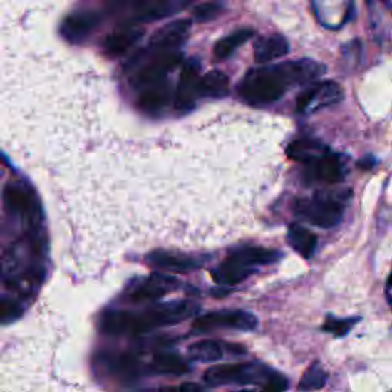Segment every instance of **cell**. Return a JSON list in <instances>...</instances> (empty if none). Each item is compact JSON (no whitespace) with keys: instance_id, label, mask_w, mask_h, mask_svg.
Listing matches in <instances>:
<instances>
[{"instance_id":"obj_17","label":"cell","mask_w":392,"mask_h":392,"mask_svg":"<svg viewBox=\"0 0 392 392\" xmlns=\"http://www.w3.org/2000/svg\"><path fill=\"white\" fill-rule=\"evenodd\" d=\"M101 365L106 368V371L112 377L118 378L120 381L135 380L141 374V366L138 360L128 354L103 357Z\"/></svg>"},{"instance_id":"obj_11","label":"cell","mask_w":392,"mask_h":392,"mask_svg":"<svg viewBox=\"0 0 392 392\" xmlns=\"http://www.w3.org/2000/svg\"><path fill=\"white\" fill-rule=\"evenodd\" d=\"M190 31V20H175L172 24L164 25L150 38L149 49L153 53H163V51H177V48L184 42Z\"/></svg>"},{"instance_id":"obj_23","label":"cell","mask_w":392,"mask_h":392,"mask_svg":"<svg viewBox=\"0 0 392 392\" xmlns=\"http://www.w3.org/2000/svg\"><path fill=\"white\" fill-rule=\"evenodd\" d=\"M143 36V31L137 28H123L115 31L105 40V51L110 57H118L135 45Z\"/></svg>"},{"instance_id":"obj_1","label":"cell","mask_w":392,"mask_h":392,"mask_svg":"<svg viewBox=\"0 0 392 392\" xmlns=\"http://www.w3.org/2000/svg\"><path fill=\"white\" fill-rule=\"evenodd\" d=\"M325 66L314 60L302 58L252 69L239 85L241 98L252 106L272 105L293 86L311 85L322 77Z\"/></svg>"},{"instance_id":"obj_35","label":"cell","mask_w":392,"mask_h":392,"mask_svg":"<svg viewBox=\"0 0 392 392\" xmlns=\"http://www.w3.org/2000/svg\"><path fill=\"white\" fill-rule=\"evenodd\" d=\"M236 392H249V391H236Z\"/></svg>"},{"instance_id":"obj_15","label":"cell","mask_w":392,"mask_h":392,"mask_svg":"<svg viewBox=\"0 0 392 392\" xmlns=\"http://www.w3.org/2000/svg\"><path fill=\"white\" fill-rule=\"evenodd\" d=\"M146 261L152 267L172 273H187L200 267L198 259H195L192 256L167 252H153L146 257Z\"/></svg>"},{"instance_id":"obj_10","label":"cell","mask_w":392,"mask_h":392,"mask_svg":"<svg viewBox=\"0 0 392 392\" xmlns=\"http://www.w3.org/2000/svg\"><path fill=\"white\" fill-rule=\"evenodd\" d=\"M200 63L196 60H189L184 65L181 78L175 94V109L181 112L190 110L200 96Z\"/></svg>"},{"instance_id":"obj_32","label":"cell","mask_w":392,"mask_h":392,"mask_svg":"<svg viewBox=\"0 0 392 392\" xmlns=\"http://www.w3.org/2000/svg\"><path fill=\"white\" fill-rule=\"evenodd\" d=\"M158 392H204V389L196 385V383H182V385H178V386L163 388Z\"/></svg>"},{"instance_id":"obj_21","label":"cell","mask_w":392,"mask_h":392,"mask_svg":"<svg viewBox=\"0 0 392 392\" xmlns=\"http://www.w3.org/2000/svg\"><path fill=\"white\" fill-rule=\"evenodd\" d=\"M329 149L317 140H309V138H302V140H296L293 141L290 146L287 148V155L294 161L304 163V164H311L316 160L322 158L324 155H326Z\"/></svg>"},{"instance_id":"obj_28","label":"cell","mask_w":392,"mask_h":392,"mask_svg":"<svg viewBox=\"0 0 392 392\" xmlns=\"http://www.w3.org/2000/svg\"><path fill=\"white\" fill-rule=\"evenodd\" d=\"M326 380H328L326 371L322 368L321 363L316 362L306 369V373L304 374L301 383H299V389H301V391L321 389V388L325 386Z\"/></svg>"},{"instance_id":"obj_34","label":"cell","mask_w":392,"mask_h":392,"mask_svg":"<svg viewBox=\"0 0 392 392\" xmlns=\"http://www.w3.org/2000/svg\"><path fill=\"white\" fill-rule=\"evenodd\" d=\"M106 2L110 8H118L123 2H125V0H106Z\"/></svg>"},{"instance_id":"obj_2","label":"cell","mask_w":392,"mask_h":392,"mask_svg":"<svg viewBox=\"0 0 392 392\" xmlns=\"http://www.w3.org/2000/svg\"><path fill=\"white\" fill-rule=\"evenodd\" d=\"M200 306L189 301L167 302L152 306L140 314L121 309H110L100 319V329L105 334L140 336L155 328L180 324L198 311Z\"/></svg>"},{"instance_id":"obj_24","label":"cell","mask_w":392,"mask_h":392,"mask_svg":"<svg viewBox=\"0 0 392 392\" xmlns=\"http://www.w3.org/2000/svg\"><path fill=\"white\" fill-rule=\"evenodd\" d=\"M369 19L376 36L386 37L392 26V5L389 0H368Z\"/></svg>"},{"instance_id":"obj_25","label":"cell","mask_w":392,"mask_h":392,"mask_svg":"<svg viewBox=\"0 0 392 392\" xmlns=\"http://www.w3.org/2000/svg\"><path fill=\"white\" fill-rule=\"evenodd\" d=\"M230 92V81L224 72L212 71L201 77L200 96L210 98H221Z\"/></svg>"},{"instance_id":"obj_13","label":"cell","mask_w":392,"mask_h":392,"mask_svg":"<svg viewBox=\"0 0 392 392\" xmlns=\"http://www.w3.org/2000/svg\"><path fill=\"white\" fill-rule=\"evenodd\" d=\"M100 24V16L94 11H80L74 13L65 19L61 24V36L71 43H80L88 38L92 31Z\"/></svg>"},{"instance_id":"obj_27","label":"cell","mask_w":392,"mask_h":392,"mask_svg":"<svg viewBox=\"0 0 392 392\" xmlns=\"http://www.w3.org/2000/svg\"><path fill=\"white\" fill-rule=\"evenodd\" d=\"M254 36L253 29H238L234 31L233 34L227 36L225 38L220 40L218 43L215 46V56L216 58H227L230 57L236 49L239 46H242L245 42H249V40Z\"/></svg>"},{"instance_id":"obj_20","label":"cell","mask_w":392,"mask_h":392,"mask_svg":"<svg viewBox=\"0 0 392 392\" xmlns=\"http://www.w3.org/2000/svg\"><path fill=\"white\" fill-rule=\"evenodd\" d=\"M290 51L287 38L279 34L261 37L254 45V58L259 63H268L277 58H282Z\"/></svg>"},{"instance_id":"obj_30","label":"cell","mask_w":392,"mask_h":392,"mask_svg":"<svg viewBox=\"0 0 392 392\" xmlns=\"http://www.w3.org/2000/svg\"><path fill=\"white\" fill-rule=\"evenodd\" d=\"M222 11V4L215 0V2H207V4H201L195 8L193 17L196 22H209V20H213L215 17H218Z\"/></svg>"},{"instance_id":"obj_5","label":"cell","mask_w":392,"mask_h":392,"mask_svg":"<svg viewBox=\"0 0 392 392\" xmlns=\"http://www.w3.org/2000/svg\"><path fill=\"white\" fill-rule=\"evenodd\" d=\"M344 193H316L311 198L299 200L296 202V213L309 224L322 229H333L344 218L345 201Z\"/></svg>"},{"instance_id":"obj_8","label":"cell","mask_w":392,"mask_h":392,"mask_svg":"<svg viewBox=\"0 0 392 392\" xmlns=\"http://www.w3.org/2000/svg\"><path fill=\"white\" fill-rule=\"evenodd\" d=\"M344 100V91L336 81H321L306 88L297 98L296 108L301 113H313L334 106Z\"/></svg>"},{"instance_id":"obj_9","label":"cell","mask_w":392,"mask_h":392,"mask_svg":"<svg viewBox=\"0 0 392 392\" xmlns=\"http://www.w3.org/2000/svg\"><path fill=\"white\" fill-rule=\"evenodd\" d=\"M178 285V281L172 276H166L161 273H153L144 279L133 282L128 288V299L130 302H146V301H157L170 292L175 290Z\"/></svg>"},{"instance_id":"obj_22","label":"cell","mask_w":392,"mask_h":392,"mask_svg":"<svg viewBox=\"0 0 392 392\" xmlns=\"http://www.w3.org/2000/svg\"><path fill=\"white\" fill-rule=\"evenodd\" d=\"M287 241L292 249L305 259H309L314 254L317 247V236L301 224H292L288 227Z\"/></svg>"},{"instance_id":"obj_4","label":"cell","mask_w":392,"mask_h":392,"mask_svg":"<svg viewBox=\"0 0 392 392\" xmlns=\"http://www.w3.org/2000/svg\"><path fill=\"white\" fill-rule=\"evenodd\" d=\"M277 371L262 363H233V365H215L205 371L204 380L212 386L220 385H259L262 389L268 385Z\"/></svg>"},{"instance_id":"obj_26","label":"cell","mask_w":392,"mask_h":392,"mask_svg":"<svg viewBox=\"0 0 392 392\" xmlns=\"http://www.w3.org/2000/svg\"><path fill=\"white\" fill-rule=\"evenodd\" d=\"M150 369L158 374H173L181 376L189 371V365L184 359L177 354L170 353H160L155 354L150 363Z\"/></svg>"},{"instance_id":"obj_33","label":"cell","mask_w":392,"mask_h":392,"mask_svg":"<svg viewBox=\"0 0 392 392\" xmlns=\"http://www.w3.org/2000/svg\"><path fill=\"white\" fill-rule=\"evenodd\" d=\"M385 293H386L388 304H389V306L392 308V272H391V276H389V279H388V282H386Z\"/></svg>"},{"instance_id":"obj_19","label":"cell","mask_w":392,"mask_h":392,"mask_svg":"<svg viewBox=\"0 0 392 392\" xmlns=\"http://www.w3.org/2000/svg\"><path fill=\"white\" fill-rule=\"evenodd\" d=\"M238 346L234 345H224L221 342H216V340H201V342H196L189 346V356L196 360V362H218L225 354V349L232 351L236 354H242L244 348L234 349Z\"/></svg>"},{"instance_id":"obj_3","label":"cell","mask_w":392,"mask_h":392,"mask_svg":"<svg viewBox=\"0 0 392 392\" xmlns=\"http://www.w3.org/2000/svg\"><path fill=\"white\" fill-rule=\"evenodd\" d=\"M281 254L264 247H241L233 250L225 259L212 270L213 279L221 285H236L252 276L257 265L273 264Z\"/></svg>"},{"instance_id":"obj_16","label":"cell","mask_w":392,"mask_h":392,"mask_svg":"<svg viewBox=\"0 0 392 392\" xmlns=\"http://www.w3.org/2000/svg\"><path fill=\"white\" fill-rule=\"evenodd\" d=\"M172 98V91L166 80L158 81L149 86L141 88V94L138 98V106L148 113H160L169 105Z\"/></svg>"},{"instance_id":"obj_31","label":"cell","mask_w":392,"mask_h":392,"mask_svg":"<svg viewBox=\"0 0 392 392\" xmlns=\"http://www.w3.org/2000/svg\"><path fill=\"white\" fill-rule=\"evenodd\" d=\"M0 313H2V322L8 324L20 316V306L9 301V299H4L2 304H0Z\"/></svg>"},{"instance_id":"obj_12","label":"cell","mask_w":392,"mask_h":392,"mask_svg":"<svg viewBox=\"0 0 392 392\" xmlns=\"http://www.w3.org/2000/svg\"><path fill=\"white\" fill-rule=\"evenodd\" d=\"M308 166V178L311 181L336 184L345 178V164L337 153L329 150L322 158L316 160Z\"/></svg>"},{"instance_id":"obj_7","label":"cell","mask_w":392,"mask_h":392,"mask_svg":"<svg viewBox=\"0 0 392 392\" xmlns=\"http://www.w3.org/2000/svg\"><path fill=\"white\" fill-rule=\"evenodd\" d=\"M153 53V51H152ZM182 60L178 51H163V53H153V57L144 60V63L132 77V83L137 88H144L158 81L166 80L170 71L177 68Z\"/></svg>"},{"instance_id":"obj_14","label":"cell","mask_w":392,"mask_h":392,"mask_svg":"<svg viewBox=\"0 0 392 392\" xmlns=\"http://www.w3.org/2000/svg\"><path fill=\"white\" fill-rule=\"evenodd\" d=\"M190 4L192 0H141L137 5V19L141 22H153L177 14Z\"/></svg>"},{"instance_id":"obj_6","label":"cell","mask_w":392,"mask_h":392,"mask_svg":"<svg viewBox=\"0 0 392 392\" xmlns=\"http://www.w3.org/2000/svg\"><path fill=\"white\" fill-rule=\"evenodd\" d=\"M257 326V319L242 309H222L196 317L193 329L196 333L213 331V329H236V331H253Z\"/></svg>"},{"instance_id":"obj_29","label":"cell","mask_w":392,"mask_h":392,"mask_svg":"<svg viewBox=\"0 0 392 392\" xmlns=\"http://www.w3.org/2000/svg\"><path fill=\"white\" fill-rule=\"evenodd\" d=\"M360 321V317H349V319H337L334 316H328L322 326L324 331L331 333L336 337L346 336L353 326Z\"/></svg>"},{"instance_id":"obj_18","label":"cell","mask_w":392,"mask_h":392,"mask_svg":"<svg viewBox=\"0 0 392 392\" xmlns=\"http://www.w3.org/2000/svg\"><path fill=\"white\" fill-rule=\"evenodd\" d=\"M4 202L9 213L29 216L34 212V201L33 195H31L25 185L9 182L5 185L4 190Z\"/></svg>"}]
</instances>
